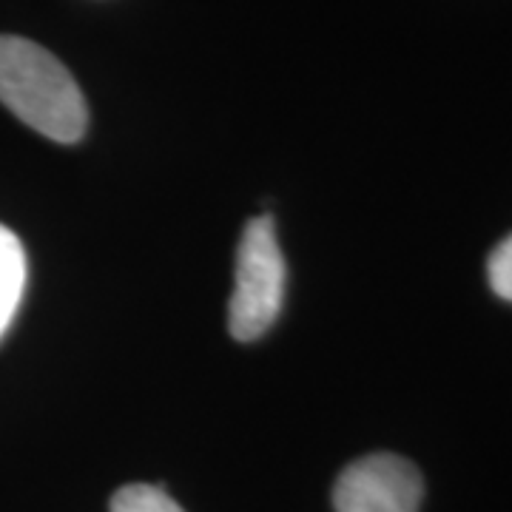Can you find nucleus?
<instances>
[{
  "label": "nucleus",
  "mask_w": 512,
  "mask_h": 512,
  "mask_svg": "<svg viewBox=\"0 0 512 512\" xmlns=\"http://www.w3.org/2000/svg\"><path fill=\"white\" fill-rule=\"evenodd\" d=\"M285 259L276 242L271 217H256L245 225L237 251V285L228 305V330L239 342L265 336L282 311Z\"/></svg>",
  "instance_id": "obj_2"
},
{
  "label": "nucleus",
  "mask_w": 512,
  "mask_h": 512,
  "mask_svg": "<svg viewBox=\"0 0 512 512\" xmlns=\"http://www.w3.org/2000/svg\"><path fill=\"white\" fill-rule=\"evenodd\" d=\"M0 103L55 143H77L89 126L72 72L26 37L0 35Z\"/></svg>",
  "instance_id": "obj_1"
},
{
  "label": "nucleus",
  "mask_w": 512,
  "mask_h": 512,
  "mask_svg": "<svg viewBox=\"0 0 512 512\" xmlns=\"http://www.w3.org/2000/svg\"><path fill=\"white\" fill-rule=\"evenodd\" d=\"M111 512H183L171 495L151 484H128L111 498Z\"/></svg>",
  "instance_id": "obj_5"
},
{
  "label": "nucleus",
  "mask_w": 512,
  "mask_h": 512,
  "mask_svg": "<svg viewBox=\"0 0 512 512\" xmlns=\"http://www.w3.org/2000/svg\"><path fill=\"white\" fill-rule=\"evenodd\" d=\"M26 291V254L20 239L0 225V336L9 330Z\"/></svg>",
  "instance_id": "obj_4"
},
{
  "label": "nucleus",
  "mask_w": 512,
  "mask_h": 512,
  "mask_svg": "<svg viewBox=\"0 0 512 512\" xmlns=\"http://www.w3.org/2000/svg\"><path fill=\"white\" fill-rule=\"evenodd\" d=\"M424 481L416 464L393 453H373L342 470L333 487L336 512H419Z\"/></svg>",
  "instance_id": "obj_3"
},
{
  "label": "nucleus",
  "mask_w": 512,
  "mask_h": 512,
  "mask_svg": "<svg viewBox=\"0 0 512 512\" xmlns=\"http://www.w3.org/2000/svg\"><path fill=\"white\" fill-rule=\"evenodd\" d=\"M487 279L501 299L512 302V234L493 248V254L487 259Z\"/></svg>",
  "instance_id": "obj_6"
}]
</instances>
